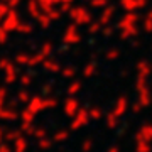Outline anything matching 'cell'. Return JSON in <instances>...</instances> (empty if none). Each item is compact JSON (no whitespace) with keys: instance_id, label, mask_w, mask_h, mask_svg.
<instances>
[{"instance_id":"cell-1","label":"cell","mask_w":152,"mask_h":152,"mask_svg":"<svg viewBox=\"0 0 152 152\" xmlns=\"http://www.w3.org/2000/svg\"><path fill=\"white\" fill-rule=\"evenodd\" d=\"M56 105H58L56 98L34 96V98H31V100H29L27 108L31 110V112H34V113L37 115V113H41V112H44V110H48V108H54Z\"/></svg>"},{"instance_id":"cell-2","label":"cell","mask_w":152,"mask_h":152,"mask_svg":"<svg viewBox=\"0 0 152 152\" xmlns=\"http://www.w3.org/2000/svg\"><path fill=\"white\" fill-rule=\"evenodd\" d=\"M68 14H69L71 20L75 22V24H78V26H88V24L93 20L90 10L85 9V7H81V5L80 7H71Z\"/></svg>"},{"instance_id":"cell-3","label":"cell","mask_w":152,"mask_h":152,"mask_svg":"<svg viewBox=\"0 0 152 152\" xmlns=\"http://www.w3.org/2000/svg\"><path fill=\"white\" fill-rule=\"evenodd\" d=\"M90 120H91V117H90V110L88 108H80L78 110V113L73 117V122H71L69 129L71 130H80V129H83V127H86L88 124H90Z\"/></svg>"},{"instance_id":"cell-4","label":"cell","mask_w":152,"mask_h":152,"mask_svg":"<svg viewBox=\"0 0 152 152\" xmlns=\"http://www.w3.org/2000/svg\"><path fill=\"white\" fill-rule=\"evenodd\" d=\"M81 41V36H80V31H78V24H69L68 27L64 29V36H63V44L64 46H75Z\"/></svg>"},{"instance_id":"cell-5","label":"cell","mask_w":152,"mask_h":152,"mask_svg":"<svg viewBox=\"0 0 152 152\" xmlns=\"http://www.w3.org/2000/svg\"><path fill=\"white\" fill-rule=\"evenodd\" d=\"M78 110H80V102L76 100V98L69 96L68 95V98L64 100V105H63V112H64L66 117H69V118H73L76 113H78Z\"/></svg>"},{"instance_id":"cell-6","label":"cell","mask_w":152,"mask_h":152,"mask_svg":"<svg viewBox=\"0 0 152 152\" xmlns=\"http://www.w3.org/2000/svg\"><path fill=\"white\" fill-rule=\"evenodd\" d=\"M140 17H139V14H135V12H127L122 19L118 20V24H117V29H127V27H132V26H135V22L139 20Z\"/></svg>"},{"instance_id":"cell-7","label":"cell","mask_w":152,"mask_h":152,"mask_svg":"<svg viewBox=\"0 0 152 152\" xmlns=\"http://www.w3.org/2000/svg\"><path fill=\"white\" fill-rule=\"evenodd\" d=\"M149 0H120V5L122 9L127 12H132V10H139V9H144L147 5Z\"/></svg>"},{"instance_id":"cell-8","label":"cell","mask_w":152,"mask_h":152,"mask_svg":"<svg viewBox=\"0 0 152 152\" xmlns=\"http://www.w3.org/2000/svg\"><path fill=\"white\" fill-rule=\"evenodd\" d=\"M42 68L48 71V73H53V75H56V73H61V69H63V66H61L59 61L51 59V58H46V59L42 61Z\"/></svg>"},{"instance_id":"cell-9","label":"cell","mask_w":152,"mask_h":152,"mask_svg":"<svg viewBox=\"0 0 152 152\" xmlns=\"http://www.w3.org/2000/svg\"><path fill=\"white\" fill-rule=\"evenodd\" d=\"M135 71H137V76L149 78V76H151V73H152V66L149 64V61H147V59H140L135 64Z\"/></svg>"},{"instance_id":"cell-10","label":"cell","mask_w":152,"mask_h":152,"mask_svg":"<svg viewBox=\"0 0 152 152\" xmlns=\"http://www.w3.org/2000/svg\"><path fill=\"white\" fill-rule=\"evenodd\" d=\"M135 140H145V142H152V125H142L140 130L135 134Z\"/></svg>"},{"instance_id":"cell-11","label":"cell","mask_w":152,"mask_h":152,"mask_svg":"<svg viewBox=\"0 0 152 152\" xmlns=\"http://www.w3.org/2000/svg\"><path fill=\"white\" fill-rule=\"evenodd\" d=\"M115 5H107V7H103V12H102V15H100V19L98 20L102 22L103 26H107V24H110V20L113 19V15H115Z\"/></svg>"},{"instance_id":"cell-12","label":"cell","mask_w":152,"mask_h":152,"mask_svg":"<svg viewBox=\"0 0 152 152\" xmlns=\"http://www.w3.org/2000/svg\"><path fill=\"white\" fill-rule=\"evenodd\" d=\"M19 24H20L19 14H17L15 10H10V14L7 15V20H5V29L7 31H15Z\"/></svg>"},{"instance_id":"cell-13","label":"cell","mask_w":152,"mask_h":152,"mask_svg":"<svg viewBox=\"0 0 152 152\" xmlns=\"http://www.w3.org/2000/svg\"><path fill=\"white\" fill-rule=\"evenodd\" d=\"M127 110H129V100H127L125 96H118V100L115 102L113 112L118 115V117H122V115L127 113Z\"/></svg>"},{"instance_id":"cell-14","label":"cell","mask_w":152,"mask_h":152,"mask_svg":"<svg viewBox=\"0 0 152 152\" xmlns=\"http://www.w3.org/2000/svg\"><path fill=\"white\" fill-rule=\"evenodd\" d=\"M0 66L7 69V78H5L7 83H14V81H15V80H17V71H15V68H14V66H12L7 59L2 61V64H0Z\"/></svg>"},{"instance_id":"cell-15","label":"cell","mask_w":152,"mask_h":152,"mask_svg":"<svg viewBox=\"0 0 152 152\" xmlns=\"http://www.w3.org/2000/svg\"><path fill=\"white\" fill-rule=\"evenodd\" d=\"M118 118H120V117L115 113L113 110H112V112H108V113L105 115V125L108 127L110 130H113V129L118 127Z\"/></svg>"},{"instance_id":"cell-16","label":"cell","mask_w":152,"mask_h":152,"mask_svg":"<svg viewBox=\"0 0 152 152\" xmlns=\"http://www.w3.org/2000/svg\"><path fill=\"white\" fill-rule=\"evenodd\" d=\"M39 7H41V5H39L37 0H29V4H27V12H29V15L34 17L36 20H37V17L41 15V14H42Z\"/></svg>"},{"instance_id":"cell-17","label":"cell","mask_w":152,"mask_h":152,"mask_svg":"<svg viewBox=\"0 0 152 152\" xmlns=\"http://www.w3.org/2000/svg\"><path fill=\"white\" fill-rule=\"evenodd\" d=\"M137 102H139V103H140L144 108H147V107L152 103V96H151V91H149V88H145V90L139 91V100H137Z\"/></svg>"},{"instance_id":"cell-18","label":"cell","mask_w":152,"mask_h":152,"mask_svg":"<svg viewBox=\"0 0 152 152\" xmlns=\"http://www.w3.org/2000/svg\"><path fill=\"white\" fill-rule=\"evenodd\" d=\"M102 29H103V24H102L100 20H91L86 26V32L90 34V36H95V34L102 32Z\"/></svg>"},{"instance_id":"cell-19","label":"cell","mask_w":152,"mask_h":152,"mask_svg":"<svg viewBox=\"0 0 152 152\" xmlns=\"http://www.w3.org/2000/svg\"><path fill=\"white\" fill-rule=\"evenodd\" d=\"M120 39H130V37H135L137 34H139V29L135 27V26H132V27H127V29H122V31H120Z\"/></svg>"},{"instance_id":"cell-20","label":"cell","mask_w":152,"mask_h":152,"mask_svg":"<svg viewBox=\"0 0 152 152\" xmlns=\"http://www.w3.org/2000/svg\"><path fill=\"white\" fill-rule=\"evenodd\" d=\"M69 139V132L64 130V129H61V130H58L53 135V142H56V144H63L64 140H68Z\"/></svg>"},{"instance_id":"cell-21","label":"cell","mask_w":152,"mask_h":152,"mask_svg":"<svg viewBox=\"0 0 152 152\" xmlns=\"http://www.w3.org/2000/svg\"><path fill=\"white\" fill-rule=\"evenodd\" d=\"M95 73H96V63H95V61L86 63L85 68H83V76H85V78H91Z\"/></svg>"},{"instance_id":"cell-22","label":"cell","mask_w":152,"mask_h":152,"mask_svg":"<svg viewBox=\"0 0 152 152\" xmlns=\"http://www.w3.org/2000/svg\"><path fill=\"white\" fill-rule=\"evenodd\" d=\"M37 22H39V26H41L42 29H49L53 19H51V15H49L48 12H44V14H41V15L37 17Z\"/></svg>"},{"instance_id":"cell-23","label":"cell","mask_w":152,"mask_h":152,"mask_svg":"<svg viewBox=\"0 0 152 152\" xmlns=\"http://www.w3.org/2000/svg\"><path fill=\"white\" fill-rule=\"evenodd\" d=\"M27 139L26 137H19V139H15V147H14V152H26L27 151Z\"/></svg>"},{"instance_id":"cell-24","label":"cell","mask_w":152,"mask_h":152,"mask_svg":"<svg viewBox=\"0 0 152 152\" xmlns=\"http://www.w3.org/2000/svg\"><path fill=\"white\" fill-rule=\"evenodd\" d=\"M81 88H83V83L81 81H73L69 86H68L66 93H68L69 96H75V95H78V93L81 91Z\"/></svg>"},{"instance_id":"cell-25","label":"cell","mask_w":152,"mask_h":152,"mask_svg":"<svg viewBox=\"0 0 152 152\" xmlns=\"http://www.w3.org/2000/svg\"><path fill=\"white\" fill-rule=\"evenodd\" d=\"M46 59V56L39 51L37 54H34V56H31L29 58V63H27V66H31V68H34V66H37V64H42V61Z\"/></svg>"},{"instance_id":"cell-26","label":"cell","mask_w":152,"mask_h":152,"mask_svg":"<svg viewBox=\"0 0 152 152\" xmlns=\"http://www.w3.org/2000/svg\"><path fill=\"white\" fill-rule=\"evenodd\" d=\"M135 152H152L151 142H145V140H137V142H135Z\"/></svg>"},{"instance_id":"cell-27","label":"cell","mask_w":152,"mask_h":152,"mask_svg":"<svg viewBox=\"0 0 152 152\" xmlns=\"http://www.w3.org/2000/svg\"><path fill=\"white\" fill-rule=\"evenodd\" d=\"M120 58V51L118 48H110L107 53H105V59L107 61H117Z\"/></svg>"},{"instance_id":"cell-28","label":"cell","mask_w":152,"mask_h":152,"mask_svg":"<svg viewBox=\"0 0 152 152\" xmlns=\"http://www.w3.org/2000/svg\"><path fill=\"white\" fill-rule=\"evenodd\" d=\"M51 145H53V142H51V139H48V137L37 139V147L41 151H48V149H51Z\"/></svg>"},{"instance_id":"cell-29","label":"cell","mask_w":152,"mask_h":152,"mask_svg":"<svg viewBox=\"0 0 152 152\" xmlns=\"http://www.w3.org/2000/svg\"><path fill=\"white\" fill-rule=\"evenodd\" d=\"M75 75H76V69L73 68V66H66V68L61 69V76H63V78L71 80V78H75Z\"/></svg>"},{"instance_id":"cell-30","label":"cell","mask_w":152,"mask_h":152,"mask_svg":"<svg viewBox=\"0 0 152 152\" xmlns=\"http://www.w3.org/2000/svg\"><path fill=\"white\" fill-rule=\"evenodd\" d=\"M17 32H20V34H31L34 31V27H32V24H19L17 26V29H15Z\"/></svg>"},{"instance_id":"cell-31","label":"cell","mask_w":152,"mask_h":152,"mask_svg":"<svg viewBox=\"0 0 152 152\" xmlns=\"http://www.w3.org/2000/svg\"><path fill=\"white\" fill-rule=\"evenodd\" d=\"M20 118H22V122H34V120H36V113L31 112L29 108H26L24 112H22Z\"/></svg>"},{"instance_id":"cell-32","label":"cell","mask_w":152,"mask_h":152,"mask_svg":"<svg viewBox=\"0 0 152 152\" xmlns=\"http://www.w3.org/2000/svg\"><path fill=\"white\" fill-rule=\"evenodd\" d=\"M29 58H31L29 54H26V53H20V54L15 56V63H17V64H20V66H27Z\"/></svg>"},{"instance_id":"cell-33","label":"cell","mask_w":152,"mask_h":152,"mask_svg":"<svg viewBox=\"0 0 152 152\" xmlns=\"http://www.w3.org/2000/svg\"><path fill=\"white\" fill-rule=\"evenodd\" d=\"M41 53H42L46 58H49V56L54 53V46L51 42H46V44H42V48H41Z\"/></svg>"},{"instance_id":"cell-34","label":"cell","mask_w":152,"mask_h":152,"mask_svg":"<svg viewBox=\"0 0 152 152\" xmlns=\"http://www.w3.org/2000/svg\"><path fill=\"white\" fill-rule=\"evenodd\" d=\"M17 100H19L20 103H26V105H27L29 100H31V95H29L27 90H20V91H19V95H17Z\"/></svg>"},{"instance_id":"cell-35","label":"cell","mask_w":152,"mask_h":152,"mask_svg":"<svg viewBox=\"0 0 152 152\" xmlns=\"http://www.w3.org/2000/svg\"><path fill=\"white\" fill-rule=\"evenodd\" d=\"M34 80V73H26V75L20 76V85L22 86H29Z\"/></svg>"},{"instance_id":"cell-36","label":"cell","mask_w":152,"mask_h":152,"mask_svg":"<svg viewBox=\"0 0 152 152\" xmlns=\"http://www.w3.org/2000/svg\"><path fill=\"white\" fill-rule=\"evenodd\" d=\"M90 117H91V120H100L103 117V112L96 107H93V108H90Z\"/></svg>"},{"instance_id":"cell-37","label":"cell","mask_w":152,"mask_h":152,"mask_svg":"<svg viewBox=\"0 0 152 152\" xmlns=\"http://www.w3.org/2000/svg\"><path fill=\"white\" fill-rule=\"evenodd\" d=\"M90 5L93 9H103L108 5V0H90Z\"/></svg>"},{"instance_id":"cell-38","label":"cell","mask_w":152,"mask_h":152,"mask_svg":"<svg viewBox=\"0 0 152 152\" xmlns=\"http://www.w3.org/2000/svg\"><path fill=\"white\" fill-rule=\"evenodd\" d=\"M142 29H144L147 34H152V19H151V17H145V19H144Z\"/></svg>"},{"instance_id":"cell-39","label":"cell","mask_w":152,"mask_h":152,"mask_svg":"<svg viewBox=\"0 0 152 152\" xmlns=\"http://www.w3.org/2000/svg\"><path fill=\"white\" fill-rule=\"evenodd\" d=\"M113 32H115V27L113 26H108V24L103 26V29H102V34H103L105 37H112V34Z\"/></svg>"},{"instance_id":"cell-40","label":"cell","mask_w":152,"mask_h":152,"mask_svg":"<svg viewBox=\"0 0 152 152\" xmlns=\"http://www.w3.org/2000/svg\"><path fill=\"white\" fill-rule=\"evenodd\" d=\"M93 149V140L91 139H85V142H83V145H81V151L83 152H90Z\"/></svg>"},{"instance_id":"cell-41","label":"cell","mask_w":152,"mask_h":152,"mask_svg":"<svg viewBox=\"0 0 152 152\" xmlns=\"http://www.w3.org/2000/svg\"><path fill=\"white\" fill-rule=\"evenodd\" d=\"M20 135H22V130L19 129V130H15V132H9V134H7V139H9V140H15V139H19Z\"/></svg>"},{"instance_id":"cell-42","label":"cell","mask_w":152,"mask_h":152,"mask_svg":"<svg viewBox=\"0 0 152 152\" xmlns=\"http://www.w3.org/2000/svg\"><path fill=\"white\" fill-rule=\"evenodd\" d=\"M34 137H36V139L48 137V130H46V129H36V132H34Z\"/></svg>"},{"instance_id":"cell-43","label":"cell","mask_w":152,"mask_h":152,"mask_svg":"<svg viewBox=\"0 0 152 152\" xmlns=\"http://www.w3.org/2000/svg\"><path fill=\"white\" fill-rule=\"evenodd\" d=\"M4 118H7V120H15L17 118V113L15 112H4V115H2Z\"/></svg>"},{"instance_id":"cell-44","label":"cell","mask_w":152,"mask_h":152,"mask_svg":"<svg viewBox=\"0 0 152 152\" xmlns=\"http://www.w3.org/2000/svg\"><path fill=\"white\" fill-rule=\"evenodd\" d=\"M53 90H54V88H53V85H51V83H46V85L42 86V93H44V95H49V93H53Z\"/></svg>"},{"instance_id":"cell-45","label":"cell","mask_w":152,"mask_h":152,"mask_svg":"<svg viewBox=\"0 0 152 152\" xmlns=\"http://www.w3.org/2000/svg\"><path fill=\"white\" fill-rule=\"evenodd\" d=\"M7 29H0V44H4V42H7Z\"/></svg>"},{"instance_id":"cell-46","label":"cell","mask_w":152,"mask_h":152,"mask_svg":"<svg viewBox=\"0 0 152 152\" xmlns=\"http://www.w3.org/2000/svg\"><path fill=\"white\" fill-rule=\"evenodd\" d=\"M142 108H144V107H142V105L139 103V102H135V103L132 105V112H134V113H139V112H140Z\"/></svg>"},{"instance_id":"cell-47","label":"cell","mask_w":152,"mask_h":152,"mask_svg":"<svg viewBox=\"0 0 152 152\" xmlns=\"http://www.w3.org/2000/svg\"><path fill=\"white\" fill-rule=\"evenodd\" d=\"M7 10H9V7H7L5 4H0V19L7 14Z\"/></svg>"},{"instance_id":"cell-48","label":"cell","mask_w":152,"mask_h":152,"mask_svg":"<svg viewBox=\"0 0 152 152\" xmlns=\"http://www.w3.org/2000/svg\"><path fill=\"white\" fill-rule=\"evenodd\" d=\"M7 2H9V5H10V7H17L20 0H7Z\"/></svg>"},{"instance_id":"cell-49","label":"cell","mask_w":152,"mask_h":152,"mask_svg":"<svg viewBox=\"0 0 152 152\" xmlns=\"http://www.w3.org/2000/svg\"><path fill=\"white\" fill-rule=\"evenodd\" d=\"M107 152H120V147H118V145H112Z\"/></svg>"},{"instance_id":"cell-50","label":"cell","mask_w":152,"mask_h":152,"mask_svg":"<svg viewBox=\"0 0 152 152\" xmlns=\"http://www.w3.org/2000/svg\"><path fill=\"white\" fill-rule=\"evenodd\" d=\"M0 152H10V147H7V145H2V147H0Z\"/></svg>"},{"instance_id":"cell-51","label":"cell","mask_w":152,"mask_h":152,"mask_svg":"<svg viewBox=\"0 0 152 152\" xmlns=\"http://www.w3.org/2000/svg\"><path fill=\"white\" fill-rule=\"evenodd\" d=\"M145 17H151V19H152V9H151L149 12H147V15H145Z\"/></svg>"},{"instance_id":"cell-52","label":"cell","mask_w":152,"mask_h":152,"mask_svg":"<svg viewBox=\"0 0 152 152\" xmlns=\"http://www.w3.org/2000/svg\"><path fill=\"white\" fill-rule=\"evenodd\" d=\"M61 2H68V4H73V0H61Z\"/></svg>"},{"instance_id":"cell-53","label":"cell","mask_w":152,"mask_h":152,"mask_svg":"<svg viewBox=\"0 0 152 152\" xmlns=\"http://www.w3.org/2000/svg\"><path fill=\"white\" fill-rule=\"evenodd\" d=\"M86 2H90V0H86Z\"/></svg>"}]
</instances>
